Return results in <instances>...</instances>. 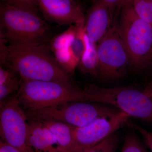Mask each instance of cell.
I'll use <instances>...</instances> for the list:
<instances>
[{
    "label": "cell",
    "mask_w": 152,
    "mask_h": 152,
    "mask_svg": "<svg viewBox=\"0 0 152 152\" xmlns=\"http://www.w3.org/2000/svg\"><path fill=\"white\" fill-rule=\"evenodd\" d=\"M48 44L8 45L0 38L1 65L15 72L22 80L72 82L71 75L57 62Z\"/></svg>",
    "instance_id": "1"
},
{
    "label": "cell",
    "mask_w": 152,
    "mask_h": 152,
    "mask_svg": "<svg viewBox=\"0 0 152 152\" xmlns=\"http://www.w3.org/2000/svg\"><path fill=\"white\" fill-rule=\"evenodd\" d=\"M50 37V26L38 14L0 3V38L8 45L48 44Z\"/></svg>",
    "instance_id": "2"
},
{
    "label": "cell",
    "mask_w": 152,
    "mask_h": 152,
    "mask_svg": "<svg viewBox=\"0 0 152 152\" xmlns=\"http://www.w3.org/2000/svg\"><path fill=\"white\" fill-rule=\"evenodd\" d=\"M84 90L87 102L113 107L130 117L152 123V88H104L87 84Z\"/></svg>",
    "instance_id": "3"
},
{
    "label": "cell",
    "mask_w": 152,
    "mask_h": 152,
    "mask_svg": "<svg viewBox=\"0 0 152 152\" xmlns=\"http://www.w3.org/2000/svg\"><path fill=\"white\" fill-rule=\"evenodd\" d=\"M117 26L129 56L131 66L142 70L152 64V25L137 15L130 0L122 6Z\"/></svg>",
    "instance_id": "4"
},
{
    "label": "cell",
    "mask_w": 152,
    "mask_h": 152,
    "mask_svg": "<svg viewBox=\"0 0 152 152\" xmlns=\"http://www.w3.org/2000/svg\"><path fill=\"white\" fill-rule=\"evenodd\" d=\"M25 111L29 120L59 122L79 128L99 118L111 116L118 110L97 103L73 102Z\"/></svg>",
    "instance_id": "5"
},
{
    "label": "cell",
    "mask_w": 152,
    "mask_h": 152,
    "mask_svg": "<svg viewBox=\"0 0 152 152\" xmlns=\"http://www.w3.org/2000/svg\"><path fill=\"white\" fill-rule=\"evenodd\" d=\"M17 97L26 110L69 102H82V90L72 82L26 80L21 79Z\"/></svg>",
    "instance_id": "6"
},
{
    "label": "cell",
    "mask_w": 152,
    "mask_h": 152,
    "mask_svg": "<svg viewBox=\"0 0 152 152\" xmlns=\"http://www.w3.org/2000/svg\"><path fill=\"white\" fill-rule=\"evenodd\" d=\"M98 44V75L107 80L122 77L131 66L130 59L116 24Z\"/></svg>",
    "instance_id": "7"
},
{
    "label": "cell",
    "mask_w": 152,
    "mask_h": 152,
    "mask_svg": "<svg viewBox=\"0 0 152 152\" xmlns=\"http://www.w3.org/2000/svg\"><path fill=\"white\" fill-rule=\"evenodd\" d=\"M28 120L17 94L1 103V140L21 152H34L28 141Z\"/></svg>",
    "instance_id": "8"
},
{
    "label": "cell",
    "mask_w": 152,
    "mask_h": 152,
    "mask_svg": "<svg viewBox=\"0 0 152 152\" xmlns=\"http://www.w3.org/2000/svg\"><path fill=\"white\" fill-rule=\"evenodd\" d=\"M130 118L119 111L111 116L99 118L84 126L75 128L73 143L68 152H85L91 149L115 134Z\"/></svg>",
    "instance_id": "9"
},
{
    "label": "cell",
    "mask_w": 152,
    "mask_h": 152,
    "mask_svg": "<svg viewBox=\"0 0 152 152\" xmlns=\"http://www.w3.org/2000/svg\"><path fill=\"white\" fill-rule=\"evenodd\" d=\"M47 20L58 25H85L86 17L77 0H37Z\"/></svg>",
    "instance_id": "10"
},
{
    "label": "cell",
    "mask_w": 152,
    "mask_h": 152,
    "mask_svg": "<svg viewBox=\"0 0 152 152\" xmlns=\"http://www.w3.org/2000/svg\"><path fill=\"white\" fill-rule=\"evenodd\" d=\"M113 19L105 4L102 0H97L86 17L85 31L90 40L95 44L99 43L113 26Z\"/></svg>",
    "instance_id": "11"
},
{
    "label": "cell",
    "mask_w": 152,
    "mask_h": 152,
    "mask_svg": "<svg viewBox=\"0 0 152 152\" xmlns=\"http://www.w3.org/2000/svg\"><path fill=\"white\" fill-rule=\"evenodd\" d=\"M28 138L34 152H59L55 136L41 122L28 120Z\"/></svg>",
    "instance_id": "12"
},
{
    "label": "cell",
    "mask_w": 152,
    "mask_h": 152,
    "mask_svg": "<svg viewBox=\"0 0 152 152\" xmlns=\"http://www.w3.org/2000/svg\"><path fill=\"white\" fill-rule=\"evenodd\" d=\"M51 131L56 139L59 152H68L74 141L75 128L64 123L56 121H40Z\"/></svg>",
    "instance_id": "13"
},
{
    "label": "cell",
    "mask_w": 152,
    "mask_h": 152,
    "mask_svg": "<svg viewBox=\"0 0 152 152\" xmlns=\"http://www.w3.org/2000/svg\"><path fill=\"white\" fill-rule=\"evenodd\" d=\"M86 42V49L80 60L78 67L83 73L98 76L97 45L90 40L87 36Z\"/></svg>",
    "instance_id": "14"
},
{
    "label": "cell",
    "mask_w": 152,
    "mask_h": 152,
    "mask_svg": "<svg viewBox=\"0 0 152 152\" xmlns=\"http://www.w3.org/2000/svg\"><path fill=\"white\" fill-rule=\"evenodd\" d=\"M76 31V25H70L69 27L61 34L52 38L48 44L52 52L70 48L75 36Z\"/></svg>",
    "instance_id": "15"
},
{
    "label": "cell",
    "mask_w": 152,
    "mask_h": 152,
    "mask_svg": "<svg viewBox=\"0 0 152 152\" xmlns=\"http://www.w3.org/2000/svg\"><path fill=\"white\" fill-rule=\"evenodd\" d=\"M53 53L60 66L69 75H73L80 60L75 56L70 48L58 50Z\"/></svg>",
    "instance_id": "16"
},
{
    "label": "cell",
    "mask_w": 152,
    "mask_h": 152,
    "mask_svg": "<svg viewBox=\"0 0 152 152\" xmlns=\"http://www.w3.org/2000/svg\"><path fill=\"white\" fill-rule=\"evenodd\" d=\"M76 26V34L70 49L75 56L80 61L86 49L87 35L85 25H78Z\"/></svg>",
    "instance_id": "17"
},
{
    "label": "cell",
    "mask_w": 152,
    "mask_h": 152,
    "mask_svg": "<svg viewBox=\"0 0 152 152\" xmlns=\"http://www.w3.org/2000/svg\"><path fill=\"white\" fill-rule=\"evenodd\" d=\"M134 10L141 19L152 25V0H130Z\"/></svg>",
    "instance_id": "18"
},
{
    "label": "cell",
    "mask_w": 152,
    "mask_h": 152,
    "mask_svg": "<svg viewBox=\"0 0 152 152\" xmlns=\"http://www.w3.org/2000/svg\"><path fill=\"white\" fill-rule=\"evenodd\" d=\"M1 2L38 15L39 11L37 0H1Z\"/></svg>",
    "instance_id": "19"
},
{
    "label": "cell",
    "mask_w": 152,
    "mask_h": 152,
    "mask_svg": "<svg viewBox=\"0 0 152 152\" xmlns=\"http://www.w3.org/2000/svg\"><path fill=\"white\" fill-rule=\"evenodd\" d=\"M121 152H145L137 136L134 133L126 136Z\"/></svg>",
    "instance_id": "20"
},
{
    "label": "cell",
    "mask_w": 152,
    "mask_h": 152,
    "mask_svg": "<svg viewBox=\"0 0 152 152\" xmlns=\"http://www.w3.org/2000/svg\"><path fill=\"white\" fill-rule=\"evenodd\" d=\"M21 78L18 76L0 85V103L5 100L10 95L18 92L20 86Z\"/></svg>",
    "instance_id": "21"
},
{
    "label": "cell",
    "mask_w": 152,
    "mask_h": 152,
    "mask_svg": "<svg viewBox=\"0 0 152 152\" xmlns=\"http://www.w3.org/2000/svg\"><path fill=\"white\" fill-rule=\"evenodd\" d=\"M118 140L117 136L114 134L85 152H113L116 147Z\"/></svg>",
    "instance_id": "22"
},
{
    "label": "cell",
    "mask_w": 152,
    "mask_h": 152,
    "mask_svg": "<svg viewBox=\"0 0 152 152\" xmlns=\"http://www.w3.org/2000/svg\"><path fill=\"white\" fill-rule=\"evenodd\" d=\"M128 124L131 127L136 130L140 134L147 146L152 152V133L133 123L128 122Z\"/></svg>",
    "instance_id": "23"
},
{
    "label": "cell",
    "mask_w": 152,
    "mask_h": 152,
    "mask_svg": "<svg viewBox=\"0 0 152 152\" xmlns=\"http://www.w3.org/2000/svg\"><path fill=\"white\" fill-rule=\"evenodd\" d=\"M109 9L112 17L115 10H121L123 4L126 0H102Z\"/></svg>",
    "instance_id": "24"
},
{
    "label": "cell",
    "mask_w": 152,
    "mask_h": 152,
    "mask_svg": "<svg viewBox=\"0 0 152 152\" xmlns=\"http://www.w3.org/2000/svg\"><path fill=\"white\" fill-rule=\"evenodd\" d=\"M0 152H21L15 147L12 146L6 142L1 140Z\"/></svg>",
    "instance_id": "25"
},
{
    "label": "cell",
    "mask_w": 152,
    "mask_h": 152,
    "mask_svg": "<svg viewBox=\"0 0 152 152\" xmlns=\"http://www.w3.org/2000/svg\"><path fill=\"white\" fill-rule=\"evenodd\" d=\"M149 86L152 88V80L151 82V83H150V84L149 85Z\"/></svg>",
    "instance_id": "26"
}]
</instances>
